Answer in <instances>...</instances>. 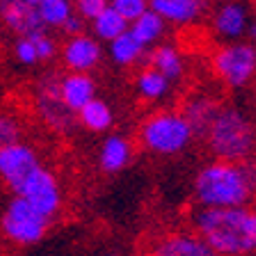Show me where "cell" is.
Here are the masks:
<instances>
[{
  "label": "cell",
  "instance_id": "30",
  "mask_svg": "<svg viewBox=\"0 0 256 256\" xmlns=\"http://www.w3.org/2000/svg\"><path fill=\"white\" fill-rule=\"evenodd\" d=\"M85 26H87L85 18H82L78 12H74V14L69 16V21L62 26V32L66 34V37H74V34H80V32H85Z\"/></svg>",
  "mask_w": 256,
  "mask_h": 256
},
{
  "label": "cell",
  "instance_id": "8",
  "mask_svg": "<svg viewBox=\"0 0 256 256\" xmlns=\"http://www.w3.org/2000/svg\"><path fill=\"white\" fill-rule=\"evenodd\" d=\"M34 110L44 126L58 135H69L78 126V114L62 101L55 78H46L39 82L34 94Z\"/></svg>",
  "mask_w": 256,
  "mask_h": 256
},
{
  "label": "cell",
  "instance_id": "6",
  "mask_svg": "<svg viewBox=\"0 0 256 256\" xmlns=\"http://www.w3.org/2000/svg\"><path fill=\"white\" fill-rule=\"evenodd\" d=\"M53 220H48L44 213L23 197L14 194L10 204L0 215V234L14 247H32L39 245L46 238Z\"/></svg>",
  "mask_w": 256,
  "mask_h": 256
},
{
  "label": "cell",
  "instance_id": "23",
  "mask_svg": "<svg viewBox=\"0 0 256 256\" xmlns=\"http://www.w3.org/2000/svg\"><path fill=\"white\" fill-rule=\"evenodd\" d=\"M128 26H130V23L108 5L106 10L96 16L94 21H92V34H94L101 44L103 42L108 44V42H112V39H117L119 34H124V32L128 30Z\"/></svg>",
  "mask_w": 256,
  "mask_h": 256
},
{
  "label": "cell",
  "instance_id": "16",
  "mask_svg": "<svg viewBox=\"0 0 256 256\" xmlns=\"http://www.w3.org/2000/svg\"><path fill=\"white\" fill-rule=\"evenodd\" d=\"M146 64L158 69L160 74L170 78L172 82H178V80L186 78V71H188V60L186 53H183L178 46L170 42H160L158 46H154L146 53Z\"/></svg>",
  "mask_w": 256,
  "mask_h": 256
},
{
  "label": "cell",
  "instance_id": "5",
  "mask_svg": "<svg viewBox=\"0 0 256 256\" xmlns=\"http://www.w3.org/2000/svg\"><path fill=\"white\" fill-rule=\"evenodd\" d=\"M213 78L226 90H245L256 80V44L240 39L213 48L208 58Z\"/></svg>",
  "mask_w": 256,
  "mask_h": 256
},
{
  "label": "cell",
  "instance_id": "15",
  "mask_svg": "<svg viewBox=\"0 0 256 256\" xmlns=\"http://www.w3.org/2000/svg\"><path fill=\"white\" fill-rule=\"evenodd\" d=\"M149 7L172 28H190L202 18L204 0H149Z\"/></svg>",
  "mask_w": 256,
  "mask_h": 256
},
{
  "label": "cell",
  "instance_id": "33",
  "mask_svg": "<svg viewBox=\"0 0 256 256\" xmlns=\"http://www.w3.org/2000/svg\"><path fill=\"white\" fill-rule=\"evenodd\" d=\"M101 256H122V254H117V252H108V254H101Z\"/></svg>",
  "mask_w": 256,
  "mask_h": 256
},
{
  "label": "cell",
  "instance_id": "3",
  "mask_svg": "<svg viewBox=\"0 0 256 256\" xmlns=\"http://www.w3.org/2000/svg\"><path fill=\"white\" fill-rule=\"evenodd\" d=\"M210 158L247 162L256 160V124L242 108L222 103L204 135Z\"/></svg>",
  "mask_w": 256,
  "mask_h": 256
},
{
  "label": "cell",
  "instance_id": "13",
  "mask_svg": "<svg viewBox=\"0 0 256 256\" xmlns=\"http://www.w3.org/2000/svg\"><path fill=\"white\" fill-rule=\"evenodd\" d=\"M0 21L16 37H30L34 32L46 30L37 7L26 0H0Z\"/></svg>",
  "mask_w": 256,
  "mask_h": 256
},
{
  "label": "cell",
  "instance_id": "18",
  "mask_svg": "<svg viewBox=\"0 0 256 256\" xmlns=\"http://www.w3.org/2000/svg\"><path fill=\"white\" fill-rule=\"evenodd\" d=\"M58 87L62 101L74 112H78L80 108L87 106L98 94V87H96V80L92 78V74H74V71H69L64 78L58 80Z\"/></svg>",
  "mask_w": 256,
  "mask_h": 256
},
{
  "label": "cell",
  "instance_id": "12",
  "mask_svg": "<svg viewBox=\"0 0 256 256\" xmlns=\"http://www.w3.org/2000/svg\"><path fill=\"white\" fill-rule=\"evenodd\" d=\"M158 256H220L194 229H176L162 234L154 245Z\"/></svg>",
  "mask_w": 256,
  "mask_h": 256
},
{
  "label": "cell",
  "instance_id": "25",
  "mask_svg": "<svg viewBox=\"0 0 256 256\" xmlns=\"http://www.w3.org/2000/svg\"><path fill=\"white\" fill-rule=\"evenodd\" d=\"M23 140V126L21 122L10 114V112H0V149H5L14 142Z\"/></svg>",
  "mask_w": 256,
  "mask_h": 256
},
{
  "label": "cell",
  "instance_id": "22",
  "mask_svg": "<svg viewBox=\"0 0 256 256\" xmlns=\"http://www.w3.org/2000/svg\"><path fill=\"white\" fill-rule=\"evenodd\" d=\"M76 114H78V124L90 133H106V130H110L114 126V112L98 96L92 98L87 106L80 108Z\"/></svg>",
  "mask_w": 256,
  "mask_h": 256
},
{
  "label": "cell",
  "instance_id": "17",
  "mask_svg": "<svg viewBox=\"0 0 256 256\" xmlns=\"http://www.w3.org/2000/svg\"><path fill=\"white\" fill-rule=\"evenodd\" d=\"M133 156H135V144L128 138H124V135L112 133L101 144L98 165H101V172H106V174H119L133 162Z\"/></svg>",
  "mask_w": 256,
  "mask_h": 256
},
{
  "label": "cell",
  "instance_id": "1",
  "mask_svg": "<svg viewBox=\"0 0 256 256\" xmlns=\"http://www.w3.org/2000/svg\"><path fill=\"white\" fill-rule=\"evenodd\" d=\"M192 199L199 208L252 204L256 199V160L231 162L210 158L192 178Z\"/></svg>",
  "mask_w": 256,
  "mask_h": 256
},
{
  "label": "cell",
  "instance_id": "9",
  "mask_svg": "<svg viewBox=\"0 0 256 256\" xmlns=\"http://www.w3.org/2000/svg\"><path fill=\"white\" fill-rule=\"evenodd\" d=\"M252 14L250 7L240 0H222L210 16V30L220 44L245 39Z\"/></svg>",
  "mask_w": 256,
  "mask_h": 256
},
{
  "label": "cell",
  "instance_id": "26",
  "mask_svg": "<svg viewBox=\"0 0 256 256\" xmlns=\"http://www.w3.org/2000/svg\"><path fill=\"white\" fill-rule=\"evenodd\" d=\"M108 5L117 14H122L128 23H133L144 12H149V0H108Z\"/></svg>",
  "mask_w": 256,
  "mask_h": 256
},
{
  "label": "cell",
  "instance_id": "2",
  "mask_svg": "<svg viewBox=\"0 0 256 256\" xmlns=\"http://www.w3.org/2000/svg\"><path fill=\"white\" fill-rule=\"evenodd\" d=\"M197 231L220 256L256 254V206L194 208L190 215Z\"/></svg>",
  "mask_w": 256,
  "mask_h": 256
},
{
  "label": "cell",
  "instance_id": "34",
  "mask_svg": "<svg viewBox=\"0 0 256 256\" xmlns=\"http://www.w3.org/2000/svg\"><path fill=\"white\" fill-rule=\"evenodd\" d=\"M254 10H256V0H254Z\"/></svg>",
  "mask_w": 256,
  "mask_h": 256
},
{
  "label": "cell",
  "instance_id": "29",
  "mask_svg": "<svg viewBox=\"0 0 256 256\" xmlns=\"http://www.w3.org/2000/svg\"><path fill=\"white\" fill-rule=\"evenodd\" d=\"M106 7H108V0H76V12L90 23L94 21Z\"/></svg>",
  "mask_w": 256,
  "mask_h": 256
},
{
  "label": "cell",
  "instance_id": "11",
  "mask_svg": "<svg viewBox=\"0 0 256 256\" xmlns=\"http://www.w3.org/2000/svg\"><path fill=\"white\" fill-rule=\"evenodd\" d=\"M37 165H42L37 151L32 149L28 142H14L5 149H0V178L16 190L18 183L30 174Z\"/></svg>",
  "mask_w": 256,
  "mask_h": 256
},
{
  "label": "cell",
  "instance_id": "32",
  "mask_svg": "<svg viewBox=\"0 0 256 256\" xmlns=\"http://www.w3.org/2000/svg\"><path fill=\"white\" fill-rule=\"evenodd\" d=\"M26 2H30V5H34V7H37L39 2H42V0H26Z\"/></svg>",
  "mask_w": 256,
  "mask_h": 256
},
{
  "label": "cell",
  "instance_id": "28",
  "mask_svg": "<svg viewBox=\"0 0 256 256\" xmlns=\"http://www.w3.org/2000/svg\"><path fill=\"white\" fill-rule=\"evenodd\" d=\"M30 37L34 39V44H37L39 62H48V60L55 58V53H58V44H55V39H50V34H48L46 30L34 32V34H30Z\"/></svg>",
  "mask_w": 256,
  "mask_h": 256
},
{
  "label": "cell",
  "instance_id": "20",
  "mask_svg": "<svg viewBox=\"0 0 256 256\" xmlns=\"http://www.w3.org/2000/svg\"><path fill=\"white\" fill-rule=\"evenodd\" d=\"M146 53L149 50L130 34V30H126L117 39L108 42V55H110V60L117 66H124V69H130V66H138V64L146 62Z\"/></svg>",
  "mask_w": 256,
  "mask_h": 256
},
{
  "label": "cell",
  "instance_id": "4",
  "mask_svg": "<svg viewBox=\"0 0 256 256\" xmlns=\"http://www.w3.org/2000/svg\"><path fill=\"white\" fill-rule=\"evenodd\" d=\"M197 140L188 119L176 108H162L142 119L138 128V142L142 151L158 158H174L186 154Z\"/></svg>",
  "mask_w": 256,
  "mask_h": 256
},
{
  "label": "cell",
  "instance_id": "14",
  "mask_svg": "<svg viewBox=\"0 0 256 256\" xmlns=\"http://www.w3.org/2000/svg\"><path fill=\"white\" fill-rule=\"evenodd\" d=\"M220 108H222V101L213 94H206V92L190 94L186 101H183L181 112H183V117L188 119L190 128L194 130L197 140H202L204 135H206V130L210 128V124H213Z\"/></svg>",
  "mask_w": 256,
  "mask_h": 256
},
{
  "label": "cell",
  "instance_id": "21",
  "mask_svg": "<svg viewBox=\"0 0 256 256\" xmlns=\"http://www.w3.org/2000/svg\"><path fill=\"white\" fill-rule=\"evenodd\" d=\"M128 30H130V34H133L146 50H151V48L158 46V44L165 39L167 23L162 21V16L156 14L149 7V12H144L140 18H135V21L128 26Z\"/></svg>",
  "mask_w": 256,
  "mask_h": 256
},
{
  "label": "cell",
  "instance_id": "24",
  "mask_svg": "<svg viewBox=\"0 0 256 256\" xmlns=\"http://www.w3.org/2000/svg\"><path fill=\"white\" fill-rule=\"evenodd\" d=\"M37 12L42 16L44 28H60L62 30V26L69 21V16L76 10L71 0H42L37 5Z\"/></svg>",
  "mask_w": 256,
  "mask_h": 256
},
{
  "label": "cell",
  "instance_id": "31",
  "mask_svg": "<svg viewBox=\"0 0 256 256\" xmlns=\"http://www.w3.org/2000/svg\"><path fill=\"white\" fill-rule=\"evenodd\" d=\"M245 39H247V42H252V44H256V18H252V21H250V28H247Z\"/></svg>",
  "mask_w": 256,
  "mask_h": 256
},
{
  "label": "cell",
  "instance_id": "19",
  "mask_svg": "<svg viewBox=\"0 0 256 256\" xmlns=\"http://www.w3.org/2000/svg\"><path fill=\"white\" fill-rule=\"evenodd\" d=\"M172 87H174V82L170 78H165L158 69L149 66V64L142 66L138 78H135V92H138L140 101H144V103L167 101L172 96Z\"/></svg>",
  "mask_w": 256,
  "mask_h": 256
},
{
  "label": "cell",
  "instance_id": "35",
  "mask_svg": "<svg viewBox=\"0 0 256 256\" xmlns=\"http://www.w3.org/2000/svg\"><path fill=\"white\" fill-rule=\"evenodd\" d=\"M149 256H158V254H149Z\"/></svg>",
  "mask_w": 256,
  "mask_h": 256
},
{
  "label": "cell",
  "instance_id": "27",
  "mask_svg": "<svg viewBox=\"0 0 256 256\" xmlns=\"http://www.w3.org/2000/svg\"><path fill=\"white\" fill-rule=\"evenodd\" d=\"M14 58L23 64V66H32L39 64V53H37V44L32 37H18L14 44Z\"/></svg>",
  "mask_w": 256,
  "mask_h": 256
},
{
  "label": "cell",
  "instance_id": "7",
  "mask_svg": "<svg viewBox=\"0 0 256 256\" xmlns=\"http://www.w3.org/2000/svg\"><path fill=\"white\" fill-rule=\"evenodd\" d=\"M14 194L23 197L26 202H30L37 208L39 213H44L48 220H55L62 210L64 204V192L60 186L58 176L50 170H46L44 165H37L30 174L18 183V188L14 190Z\"/></svg>",
  "mask_w": 256,
  "mask_h": 256
},
{
  "label": "cell",
  "instance_id": "10",
  "mask_svg": "<svg viewBox=\"0 0 256 256\" xmlns=\"http://www.w3.org/2000/svg\"><path fill=\"white\" fill-rule=\"evenodd\" d=\"M101 60L103 46L90 32H80L74 37H66V42L62 46V62L66 66V71H74V74H92L101 64Z\"/></svg>",
  "mask_w": 256,
  "mask_h": 256
}]
</instances>
